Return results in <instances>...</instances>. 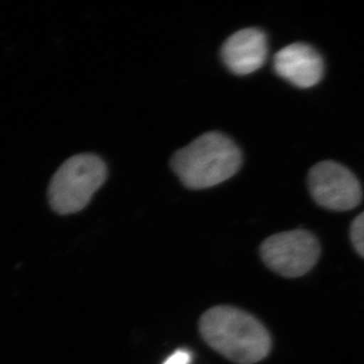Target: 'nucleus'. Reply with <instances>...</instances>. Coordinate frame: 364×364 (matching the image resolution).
<instances>
[{"instance_id": "f257e3e1", "label": "nucleus", "mask_w": 364, "mask_h": 364, "mask_svg": "<svg viewBox=\"0 0 364 364\" xmlns=\"http://www.w3.org/2000/svg\"><path fill=\"white\" fill-rule=\"evenodd\" d=\"M198 326L206 344L234 363H258L272 351L268 329L251 314L235 306L206 310Z\"/></svg>"}, {"instance_id": "f03ea898", "label": "nucleus", "mask_w": 364, "mask_h": 364, "mask_svg": "<svg viewBox=\"0 0 364 364\" xmlns=\"http://www.w3.org/2000/svg\"><path fill=\"white\" fill-rule=\"evenodd\" d=\"M243 164L241 149L227 134L211 131L172 156L171 168L189 189H209L237 173Z\"/></svg>"}, {"instance_id": "7ed1b4c3", "label": "nucleus", "mask_w": 364, "mask_h": 364, "mask_svg": "<svg viewBox=\"0 0 364 364\" xmlns=\"http://www.w3.org/2000/svg\"><path fill=\"white\" fill-rule=\"evenodd\" d=\"M103 159L92 154L73 156L55 171L48 186V202L59 215L84 209L107 179Z\"/></svg>"}, {"instance_id": "20e7f679", "label": "nucleus", "mask_w": 364, "mask_h": 364, "mask_svg": "<svg viewBox=\"0 0 364 364\" xmlns=\"http://www.w3.org/2000/svg\"><path fill=\"white\" fill-rule=\"evenodd\" d=\"M259 254L272 272L285 279H297L316 265L321 244L313 232L296 229L269 236L261 244Z\"/></svg>"}, {"instance_id": "39448f33", "label": "nucleus", "mask_w": 364, "mask_h": 364, "mask_svg": "<svg viewBox=\"0 0 364 364\" xmlns=\"http://www.w3.org/2000/svg\"><path fill=\"white\" fill-rule=\"evenodd\" d=\"M308 186L314 200L333 211L355 209L363 197L358 177L344 165L333 161L314 165L308 175Z\"/></svg>"}, {"instance_id": "423d86ee", "label": "nucleus", "mask_w": 364, "mask_h": 364, "mask_svg": "<svg viewBox=\"0 0 364 364\" xmlns=\"http://www.w3.org/2000/svg\"><path fill=\"white\" fill-rule=\"evenodd\" d=\"M274 70L292 85L309 89L323 78L324 62L316 48L304 43H294L276 53Z\"/></svg>"}, {"instance_id": "0eeeda50", "label": "nucleus", "mask_w": 364, "mask_h": 364, "mask_svg": "<svg viewBox=\"0 0 364 364\" xmlns=\"http://www.w3.org/2000/svg\"><path fill=\"white\" fill-rule=\"evenodd\" d=\"M268 55V39L256 28H242L225 41L220 58L231 73L247 76L261 69Z\"/></svg>"}, {"instance_id": "6e6552de", "label": "nucleus", "mask_w": 364, "mask_h": 364, "mask_svg": "<svg viewBox=\"0 0 364 364\" xmlns=\"http://www.w3.org/2000/svg\"><path fill=\"white\" fill-rule=\"evenodd\" d=\"M350 240L355 250L364 258V211L360 213L351 223Z\"/></svg>"}, {"instance_id": "1a4fd4ad", "label": "nucleus", "mask_w": 364, "mask_h": 364, "mask_svg": "<svg viewBox=\"0 0 364 364\" xmlns=\"http://www.w3.org/2000/svg\"><path fill=\"white\" fill-rule=\"evenodd\" d=\"M191 362V354L186 350H177L166 358L163 364H190Z\"/></svg>"}]
</instances>
